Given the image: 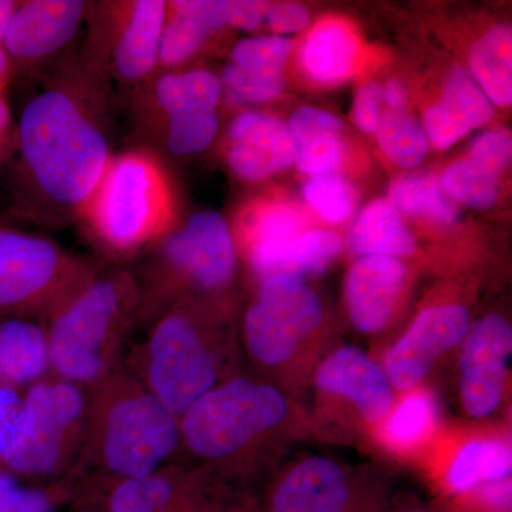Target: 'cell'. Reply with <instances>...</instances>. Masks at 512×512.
I'll use <instances>...</instances> for the list:
<instances>
[{
    "instance_id": "cell-1",
    "label": "cell",
    "mask_w": 512,
    "mask_h": 512,
    "mask_svg": "<svg viewBox=\"0 0 512 512\" xmlns=\"http://www.w3.org/2000/svg\"><path fill=\"white\" fill-rule=\"evenodd\" d=\"M117 96L80 46L42 79L18 120L15 214L46 229L79 224L116 151Z\"/></svg>"
},
{
    "instance_id": "cell-2",
    "label": "cell",
    "mask_w": 512,
    "mask_h": 512,
    "mask_svg": "<svg viewBox=\"0 0 512 512\" xmlns=\"http://www.w3.org/2000/svg\"><path fill=\"white\" fill-rule=\"evenodd\" d=\"M138 312L133 269L106 262L42 320L50 375L86 390L106 379L123 366Z\"/></svg>"
},
{
    "instance_id": "cell-3",
    "label": "cell",
    "mask_w": 512,
    "mask_h": 512,
    "mask_svg": "<svg viewBox=\"0 0 512 512\" xmlns=\"http://www.w3.org/2000/svg\"><path fill=\"white\" fill-rule=\"evenodd\" d=\"M86 440L76 473L100 481L146 477L181 450L180 417L121 366L87 389Z\"/></svg>"
},
{
    "instance_id": "cell-4",
    "label": "cell",
    "mask_w": 512,
    "mask_h": 512,
    "mask_svg": "<svg viewBox=\"0 0 512 512\" xmlns=\"http://www.w3.org/2000/svg\"><path fill=\"white\" fill-rule=\"evenodd\" d=\"M178 222L167 164L153 151L131 146L111 157L79 225L100 259L131 265Z\"/></svg>"
},
{
    "instance_id": "cell-5",
    "label": "cell",
    "mask_w": 512,
    "mask_h": 512,
    "mask_svg": "<svg viewBox=\"0 0 512 512\" xmlns=\"http://www.w3.org/2000/svg\"><path fill=\"white\" fill-rule=\"evenodd\" d=\"M237 245L224 215L198 211L128 265L140 289L136 330L177 302L227 289L237 272Z\"/></svg>"
},
{
    "instance_id": "cell-6",
    "label": "cell",
    "mask_w": 512,
    "mask_h": 512,
    "mask_svg": "<svg viewBox=\"0 0 512 512\" xmlns=\"http://www.w3.org/2000/svg\"><path fill=\"white\" fill-rule=\"evenodd\" d=\"M140 329L143 336L128 345L123 366L180 417L220 383V362L195 299L175 303Z\"/></svg>"
},
{
    "instance_id": "cell-7",
    "label": "cell",
    "mask_w": 512,
    "mask_h": 512,
    "mask_svg": "<svg viewBox=\"0 0 512 512\" xmlns=\"http://www.w3.org/2000/svg\"><path fill=\"white\" fill-rule=\"evenodd\" d=\"M87 402L86 389L53 375L29 386L3 470L46 481L76 473L86 440Z\"/></svg>"
},
{
    "instance_id": "cell-8",
    "label": "cell",
    "mask_w": 512,
    "mask_h": 512,
    "mask_svg": "<svg viewBox=\"0 0 512 512\" xmlns=\"http://www.w3.org/2000/svg\"><path fill=\"white\" fill-rule=\"evenodd\" d=\"M106 261L0 221V320H43Z\"/></svg>"
},
{
    "instance_id": "cell-9",
    "label": "cell",
    "mask_w": 512,
    "mask_h": 512,
    "mask_svg": "<svg viewBox=\"0 0 512 512\" xmlns=\"http://www.w3.org/2000/svg\"><path fill=\"white\" fill-rule=\"evenodd\" d=\"M288 403L269 384L235 377L218 383L180 416L181 448L208 463L247 451L284 421Z\"/></svg>"
},
{
    "instance_id": "cell-10",
    "label": "cell",
    "mask_w": 512,
    "mask_h": 512,
    "mask_svg": "<svg viewBox=\"0 0 512 512\" xmlns=\"http://www.w3.org/2000/svg\"><path fill=\"white\" fill-rule=\"evenodd\" d=\"M165 0L92 2L83 49L109 77L117 100L127 103L158 73Z\"/></svg>"
},
{
    "instance_id": "cell-11",
    "label": "cell",
    "mask_w": 512,
    "mask_h": 512,
    "mask_svg": "<svg viewBox=\"0 0 512 512\" xmlns=\"http://www.w3.org/2000/svg\"><path fill=\"white\" fill-rule=\"evenodd\" d=\"M320 320L322 306L318 296L302 279H262L256 301L245 313V346L252 359L261 365H281L312 335Z\"/></svg>"
},
{
    "instance_id": "cell-12",
    "label": "cell",
    "mask_w": 512,
    "mask_h": 512,
    "mask_svg": "<svg viewBox=\"0 0 512 512\" xmlns=\"http://www.w3.org/2000/svg\"><path fill=\"white\" fill-rule=\"evenodd\" d=\"M90 6L86 0H20L2 43L15 74L45 79L72 55Z\"/></svg>"
},
{
    "instance_id": "cell-13",
    "label": "cell",
    "mask_w": 512,
    "mask_h": 512,
    "mask_svg": "<svg viewBox=\"0 0 512 512\" xmlns=\"http://www.w3.org/2000/svg\"><path fill=\"white\" fill-rule=\"evenodd\" d=\"M461 353L460 390L471 417L484 419L503 402L512 353V329L507 319L488 315L468 330Z\"/></svg>"
},
{
    "instance_id": "cell-14",
    "label": "cell",
    "mask_w": 512,
    "mask_h": 512,
    "mask_svg": "<svg viewBox=\"0 0 512 512\" xmlns=\"http://www.w3.org/2000/svg\"><path fill=\"white\" fill-rule=\"evenodd\" d=\"M468 330L470 315L463 306H437L421 312L409 332L387 353L390 383L402 392L419 386L436 360L466 338Z\"/></svg>"
},
{
    "instance_id": "cell-15",
    "label": "cell",
    "mask_w": 512,
    "mask_h": 512,
    "mask_svg": "<svg viewBox=\"0 0 512 512\" xmlns=\"http://www.w3.org/2000/svg\"><path fill=\"white\" fill-rule=\"evenodd\" d=\"M225 163L247 183H261L288 170L295 163L288 126L265 111H239L225 133Z\"/></svg>"
},
{
    "instance_id": "cell-16",
    "label": "cell",
    "mask_w": 512,
    "mask_h": 512,
    "mask_svg": "<svg viewBox=\"0 0 512 512\" xmlns=\"http://www.w3.org/2000/svg\"><path fill=\"white\" fill-rule=\"evenodd\" d=\"M291 49V42L278 35L239 40L220 74L225 101L247 109L278 99L284 93Z\"/></svg>"
},
{
    "instance_id": "cell-17",
    "label": "cell",
    "mask_w": 512,
    "mask_h": 512,
    "mask_svg": "<svg viewBox=\"0 0 512 512\" xmlns=\"http://www.w3.org/2000/svg\"><path fill=\"white\" fill-rule=\"evenodd\" d=\"M225 100L220 74L205 67L158 72L127 101L134 128L187 114L220 110Z\"/></svg>"
},
{
    "instance_id": "cell-18",
    "label": "cell",
    "mask_w": 512,
    "mask_h": 512,
    "mask_svg": "<svg viewBox=\"0 0 512 512\" xmlns=\"http://www.w3.org/2000/svg\"><path fill=\"white\" fill-rule=\"evenodd\" d=\"M406 282V266L389 256H362L346 278V303L353 325L379 332L392 319Z\"/></svg>"
},
{
    "instance_id": "cell-19",
    "label": "cell",
    "mask_w": 512,
    "mask_h": 512,
    "mask_svg": "<svg viewBox=\"0 0 512 512\" xmlns=\"http://www.w3.org/2000/svg\"><path fill=\"white\" fill-rule=\"evenodd\" d=\"M316 380L326 392L352 400L370 423L384 419L392 410V383L362 350L350 346L336 350L320 365Z\"/></svg>"
},
{
    "instance_id": "cell-20",
    "label": "cell",
    "mask_w": 512,
    "mask_h": 512,
    "mask_svg": "<svg viewBox=\"0 0 512 512\" xmlns=\"http://www.w3.org/2000/svg\"><path fill=\"white\" fill-rule=\"evenodd\" d=\"M353 495L342 468L313 457L293 467L276 485L268 512H352Z\"/></svg>"
},
{
    "instance_id": "cell-21",
    "label": "cell",
    "mask_w": 512,
    "mask_h": 512,
    "mask_svg": "<svg viewBox=\"0 0 512 512\" xmlns=\"http://www.w3.org/2000/svg\"><path fill=\"white\" fill-rule=\"evenodd\" d=\"M229 29L221 0H171L161 33L158 72L187 69L211 39Z\"/></svg>"
},
{
    "instance_id": "cell-22",
    "label": "cell",
    "mask_w": 512,
    "mask_h": 512,
    "mask_svg": "<svg viewBox=\"0 0 512 512\" xmlns=\"http://www.w3.org/2000/svg\"><path fill=\"white\" fill-rule=\"evenodd\" d=\"M493 116V104L473 77L464 69H456L447 77L439 103L424 114V133L434 147L447 150Z\"/></svg>"
},
{
    "instance_id": "cell-23",
    "label": "cell",
    "mask_w": 512,
    "mask_h": 512,
    "mask_svg": "<svg viewBox=\"0 0 512 512\" xmlns=\"http://www.w3.org/2000/svg\"><path fill=\"white\" fill-rule=\"evenodd\" d=\"M342 245V238L336 232L313 229L289 241L249 247V262L261 279L271 276L302 279L325 272Z\"/></svg>"
},
{
    "instance_id": "cell-24",
    "label": "cell",
    "mask_w": 512,
    "mask_h": 512,
    "mask_svg": "<svg viewBox=\"0 0 512 512\" xmlns=\"http://www.w3.org/2000/svg\"><path fill=\"white\" fill-rule=\"evenodd\" d=\"M101 483L109 485V512H197L191 483L174 461L146 477Z\"/></svg>"
},
{
    "instance_id": "cell-25",
    "label": "cell",
    "mask_w": 512,
    "mask_h": 512,
    "mask_svg": "<svg viewBox=\"0 0 512 512\" xmlns=\"http://www.w3.org/2000/svg\"><path fill=\"white\" fill-rule=\"evenodd\" d=\"M49 375V346L42 320H0V383L26 390Z\"/></svg>"
},
{
    "instance_id": "cell-26",
    "label": "cell",
    "mask_w": 512,
    "mask_h": 512,
    "mask_svg": "<svg viewBox=\"0 0 512 512\" xmlns=\"http://www.w3.org/2000/svg\"><path fill=\"white\" fill-rule=\"evenodd\" d=\"M288 130L295 164L302 173L312 177L332 174L342 163L345 146L338 117L315 107H299L289 120Z\"/></svg>"
},
{
    "instance_id": "cell-27",
    "label": "cell",
    "mask_w": 512,
    "mask_h": 512,
    "mask_svg": "<svg viewBox=\"0 0 512 512\" xmlns=\"http://www.w3.org/2000/svg\"><path fill=\"white\" fill-rule=\"evenodd\" d=\"M359 56V43L352 30L339 22L316 26L301 50L303 70L313 82L336 86L348 80Z\"/></svg>"
},
{
    "instance_id": "cell-28",
    "label": "cell",
    "mask_w": 512,
    "mask_h": 512,
    "mask_svg": "<svg viewBox=\"0 0 512 512\" xmlns=\"http://www.w3.org/2000/svg\"><path fill=\"white\" fill-rule=\"evenodd\" d=\"M350 248L360 256L412 255L416 239L404 225L399 212L387 201L367 205L353 225L349 238Z\"/></svg>"
},
{
    "instance_id": "cell-29",
    "label": "cell",
    "mask_w": 512,
    "mask_h": 512,
    "mask_svg": "<svg viewBox=\"0 0 512 512\" xmlns=\"http://www.w3.org/2000/svg\"><path fill=\"white\" fill-rule=\"evenodd\" d=\"M512 32L510 26L488 30L471 47L470 69L491 103L508 107L512 101Z\"/></svg>"
},
{
    "instance_id": "cell-30",
    "label": "cell",
    "mask_w": 512,
    "mask_h": 512,
    "mask_svg": "<svg viewBox=\"0 0 512 512\" xmlns=\"http://www.w3.org/2000/svg\"><path fill=\"white\" fill-rule=\"evenodd\" d=\"M512 470L510 446L498 440L473 441L458 453L448 473V483L457 493L508 480Z\"/></svg>"
},
{
    "instance_id": "cell-31",
    "label": "cell",
    "mask_w": 512,
    "mask_h": 512,
    "mask_svg": "<svg viewBox=\"0 0 512 512\" xmlns=\"http://www.w3.org/2000/svg\"><path fill=\"white\" fill-rule=\"evenodd\" d=\"M392 205L412 217L426 218L437 224H454L460 217L457 205L443 185L427 174L406 175L393 184Z\"/></svg>"
},
{
    "instance_id": "cell-32",
    "label": "cell",
    "mask_w": 512,
    "mask_h": 512,
    "mask_svg": "<svg viewBox=\"0 0 512 512\" xmlns=\"http://www.w3.org/2000/svg\"><path fill=\"white\" fill-rule=\"evenodd\" d=\"M500 177L490 165L468 156L447 168L441 185L451 198L477 210H488L497 201Z\"/></svg>"
},
{
    "instance_id": "cell-33",
    "label": "cell",
    "mask_w": 512,
    "mask_h": 512,
    "mask_svg": "<svg viewBox=\"0 0 512 512\" xmlns=\"http://www.w3.org/2000/svg\"><path fill=\"white\" fill-rule=\"evenodd\" d=\"M376 136L383 153L400 167H416L423 163L429 151V138L424 128L404 110L384 113Z\"/></svg>"
},
{
    "instance_id": "cell-34",
    "label": "cell",
    "mask_w": 512,
    "mask_h": 512,
    "mask_svg": "<svg viewBox=\"0 0 512 512\" xmlns=\"http://www.w3.org/2000/svg\"><path fill=\"white\" fill-rule=\"evenodd\" d=\"M437 419V406L427 392L407 394L384 427V439L397 450H407L429 436Z\"/></svg>"
},
{
    "instance_id": "cell-35",
    "label": "cell",
    "mask_w": 512,
    "mask_h": 512,
    "mask_svg": "<svg viewBox=\"0 0 512 512\" xmlns=\"http://www.w3.org/2000/svg\"><path fill=\"white\" fill-rule=\"evenodd\" d=\"M239 232L249 248L299 237L305 232V221L298 211L288 205H258L242 215Z\"/></svg>"
},
{
    "instance_id": "cell-36",
    "label": "cell",
    "mask_w": 512,
    "mask_h": 512,
    "mask_svg": "<svg viewBox=\"0 0 512 512\" xmlns=\"http://www.w3.org/2000/svg\"><path fill=\"white\" fill-rule=\"evenodd\" d=\"M305 198L309 205L330 224L348 220L353 208L350 185L336 174L316 175L305 185Z\"/></svg>"
},
{
    "instance_id": "cell-37",
    "label": "cell",
    "mask_w": 512,
    "mask_h": 512,
    "mask_svg": "<svg viewBox=\"0 0 512 512\" xmlns=\"http://www.w3.org/2000/svg\"><path fill=\"white\" fill-rule=\"evenodd\" d=\"M56 491L28 487L0 468V512H55Z\"/></svg>"
},
{
    "instance_id": "cell-38",
    "label": "cell",
    "mask_w": 512,
    "mask_h": 512,
    "mask_svg": "<svg viewBox=\"0 0 512 512\" xmlns=\"http://www.w3.org/2000/svg\"><path fill=\"white\" fill-rule=\"evenodd\" d=\"M468 156L477 158L490 165L498 173L503 174L511 164L512 140L510 131L505 128H494L481 134L474 140Z\"/></svg>"
},
{
    "instance_id": "cell-39",
    "label": "cell",
    "mask_w": 512,
    "mask_h": 512,
    "mask_svg": "<svg viewBox=\"0 0 512 512\" xmlns=\"http://www.w3.org/2000/svg\"><path fill=\"white\" fill-rule=\"evenodd\" d=\"M221 8L229 29L252 32L264 25L269 3L259 0H221Z\"/></svg>"
},
{
    "instance_id": "cell-40",
    "label": "cell",
    "mask_w": 512,
    "mask_h": 512,
    "mask_svg": "<svg viewBox=\"0 0 512 512\" xmlns=\"http://www.w3.org/2000/svg\"><path fill=\"white\" fill-rule=\"evenodd\" d=\"M23 392L25 390L0 383V468H3V457L18 429Z\"/></svg>"
},
{
    "instance_id": "cell-41",
    "label": "cell",
    "mask_w": 512,
    "mask_h": 512,
    "mask_svg": "<svg viewBox=\"0 0 512 512\" xmlns=\"http://www.w3.org/2000/svg\"><path fill=\"white\" fill-rule=\"evenodd\" d=\"M382 87L376 83H367L356 94L353 117L356 126L365 133H376L382 120Z\"/></svg>"
},
{
    "instance_id": "cell-42",
    "label": "cell",
    "mask_w": 512,
    "mask_h": 512,
    "mask_svg": "<svg viewBox=\"0 0 512 512\" xmlns=\"http://www.w3.org/2000/svg\"><path fill=\"white\" fill-rule=\"evenodd\" d=\"M311 13L299 3H269L265 23L279 35L299 32L308 26Z\"/></svg>"
},
{
    "instance_id": "cell-43",
    "label": "cell",
    "mask_w": 512,
    "mask_h": 512,
    "mask_svg": "<svg viewBox=\"0 0 512 512\" xmlns=\"http://www.w3.org/2000/svg\"><path fill=\"white\" fill-rule=\"evenodd\" d=\"M18 147V120L13 119L6 90H0V167L9 163Z\"/></svg>"
},
{
    "instance_id": "cell-44",
    "label": "cell",
    "mask_w": 512,
    "mask_h": 512,
    "mask_svg": "<svg viewBox=\"0 0 512 512\" xmlns=\"http://www.w3.org/2000/svg\"><path fill=\"white\" fill-rule=\"evenodd\" d=\"M485 503L495 511H507L511 507V483L510 481H498L484 485L481 488Z\"/></svg>"
},
{
    "instance_id": "cell-45",
    "label": "cell",
    "mask_w": 512,
    "mask_h": 512,
    "mask_svg": "<svg viewBox=\"0 0 512 512\" xmlns=\"http://www.w3.org/2000/svg\"><path fill=\"white\" fill-rule=\"evenodd\" d=\"M383 100L386 101L390 110L400 111L406 107L407 94L402 83L392 80L382 89Z\"/></svg>"
},
{
    "instance_id": "cell-46",
    "label": "cell",
    "mask_w": 512,
    "mask_h": 512,
    "mask_svg": "<svg viewBox=\"0 0 512 512\" xmlns=\"http://www.w3.org/2000/svg\"><path fill=\"white\" fill-rule=\"evenodd\" d=\"M20 0H0V47Z\"/></svg>"
},
{
    "instance_id": "cell-47",
    "label": "cell",
    "mask_w": 512,
    "mask_h": 512,
    "mask_svg": "<svg viewBox=\"0 0 512 512\" xmlns=\"http://www.w3.org/2000/svg\"><path fill=\"white\" fill-rule=\"evenodd\" d=\"M13 76H15V70H13L12 63L6 56L5 50L0 47V90L8 89Z\"/></svg>"
},
{
    "instance_id": "cell-48",
    "label": "cell",
    "mask_w": 512,
    "mask_h": 512,
    "mask_svg": "<svg viewBox=\"0 0 512 512\" xmlns=\"http://www.w3.org/2000/svg\"><path fill=\"white\" fill-rule=\"evenodd\" d=\"M404 512H429V511L423 510V508H412V510H407Z\"/></svg>"
}]
</instances>
